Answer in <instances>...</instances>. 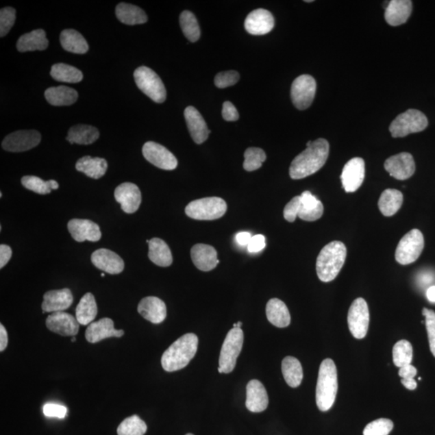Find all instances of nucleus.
Returning a JSON list of instances; mask_svg holds the SVG:
<instances>
[{
  "instance_id": "nucleus-1",
  "label": "nucleus",
  "mask_w": 435,
  "mask_h": 435,
  "mask_svg": "<svg viewBox=\"0 0 435 435\" xmlns=\"http://www.w3.org/2000/svg\"><path fill=\"white\" fill-rule=\"evenodd\" d=\"M330 146L328 141L319 138L294 159L290 168L292 179L299 180L312 175L327 162Z\"/></svg>"
},
{
  "instance_id": "nucleus-2",
  "label": "nucleus",
  "mask_w": 435,
  "mask_h": 435,
  "mask_svg": "<svg viewBox=\"0 0 435 435\" xmlns=\"http://www.w3.org/2000/svg\"><path fill=\"white\" fill-rule=\"evenodd\" d=\"M199 338L193 333L182 336L164 352L162 365L166 372L181 370L189 364L198 351Z\"/></svg>"
},
{
  "instance_id": "nucleus-3",
  "label": "nucleus",
  "mask_w": 435,
  "mask_h": 435,
  "mask_svg": "<svg viewBox=\"0 0 435 435\" xmlns=\"http://www.w3.org/2000/svg\"><path fill=\"white\" fill-rule=\"evenodd\" d=\"M347 258V248L340 241H332L320 251L316 262V271L320 281L335 280L341 271Z\"/></svg>"
},
{
  "instance_id": "nucleus-4",
  "label": "nucleus",
  "mask_w": 435,
  "mask_h": 435,
  "mask_svg": "<svg viewBox=\"0 0 435 435\" xmlns=\"http://www.w3.org/2000/svg\"><path fill=\"white\" fill-rule=\"evenodd\" d=\"M338 392V374L335 363L332 359L322 362L319 367L316 403L323 412L328 411L336 401Z\"/></svg>"
},
{
  "instance_id": "nucleus-5",
  "label": "nucleus",
  "mask_w": 435,
  "mask_h": 435,
  "mask_svg": "<svg viewBox=\"0 0 435 435\" xmlns=\"http://www.w3.org/2000/svg\"><path fill=\"white\" fill-rule=\"evenodd\" d=\"M244 345V332L241 328L233 327L224 340L219 359V373H231L234 370L238 356Z\"/></svg>"
},
{
  "instance_id": "nucleus-6",
  "label": "nucleus",
  "mask_w": 435,
  "mask_h": 435,
  "mask_svg": "<svg viewBox=\"0 0 435 435\" xmlns=\"http://www.w3.org/2000/svg\"><path fill=\"white\" fill-rule=\"evenodd\" d=\"M227 209L225 201L218 197H212L191 201L186 208V214L197 221H214L223 217Z\"/></svg>"
},
{
  "instance_id": "nucleus-7",
  "label": "nucleus",
  "mask_w": 435,
  "mask_h": 435,
  "mask_svg": "<svg viewBox=\"0 0 435 435\" xmlns=\"http://www.w3.org/2000/svg\"><path fill=\"white\" fill-rule=\"evenodd\" d=\"M428 126L427 116L419 110L410 109L401 113L391 123L389 131L395 138L423 132Z\"/></svg>"
},
{
  "instance_id": "nucleus-8",
  "label": "nucleus",
  "mask_w": 435,
  "mask_h": 435,
  "mask_svg": "<svg viewBox=\"0 0 435 435\" xmlns=\"http://www.w3.org/2000/svg\"><path fill=\"white\" fill-rule=\"evenodd\" d=\"M134 79L138 88L154 102L164 103L166 99V87L161 77L150 68L141 66L134 72Z\"/></svg>"
},
{
  "instance_id": "nucleus-9",
  "label": "nucleus",
  "mask_w": 435,
  "mask_h": 435,
  "mask_svg": "<svg viewBox=\"0 0 435 435\" xmlns=\"http://www.w3.org/2000/svg\"><path fill=\"white\" fill-rule=\"evenodd\" d=\"M424 246L423 233L419 229H413L403 236L398 244L395 253L396 260L402 265L415 262L422 254Z\"/></svg>"
},
{
  "instance_id": "nucleus-10",
  "label": "nucleus",
  "mask_w": 435,
  "mask_h": 435,
  "mask_svg": "<svg viewBox=\"0 0 435 435\" xmlns=\"http://www.w3.org/2000/svg\"><path fill=\"white\" fill-rule=\"evenodd\" d=\"M369 319L367 302L362 297L352 302L347 315L348 327L351 335L358 340L364 338L368 333Z\"/></svg>"
},
{
  "instance_id": "nucleus-11",
  "label": "nucleus",
  "mask_w": 435,
  "mask_h": 435,
  "mask_svg": "<svg viewBox=\"0 0 435 435\" xmlns=\"http://www.w3.org/2000/svg\"><path fill=\"white\" fill-rule=\"evenodd\" d=\"M316 82L312 76L297 77L291 86L293 103L299 110H306L312 104L316 93Z\"/></svg>"
},
{
  "instance_id": "nucleus-12",
  "label": "nucleus",
  "mask_w": 435,
  "mask_h": 435,
  "mask_svg": "<svg viewBox=\"0 0 435 435\" xmlns=\"http://www.w3.org/2000/svg\"><path fill=\"white\" fill-rule=\"evenodd\" d=\"M41 136L38 131L22 130L12 132L5 137L2 143L4 150L12 153H21L36 147Z\"/></svg>"
},
{
  "instance_id": "nucleus-13",
  "label": "nucleus",
  "mask_w": 435,
  "mask_h": 435,
  "mask_svg": "<svg viewBox=\"0 0 435 435\" xmlns=\"http://www.w3.org/2000/svg\"><path fill=\"white\" fill-rule=\"evenodd\" d=\"M142 152L149 162L164 171H173L177 166L175 156L166 147L156 142L149 141L145 143Z\"/></svg>"
},
{
  "instance_id": "nucleus-14",
  "label": "nucleus",
  "mask_w": 435,
  "mask_h": 435,
  "mask_svg": "<svg viewBox=\"0 0 435 435\" xmlns=\"http://www.w3.org/2000/svg\"><path fill=\"white\" fill-rule=\"evenodd\" d=\"M365 177V163L363 159L355 158L350 160L341 174L343 189L347 193H353L363 184Z\"/></svg>"
},
{
  "instance_id": "nucleus-15",
  "label": "nucleus",
  "mask_w": 435,
  "mask_h": 435,
  "mask_svg": "<svg viewBox=\"0 0 435 435\" xmlns=\"http://www.w3.org/2000/svg\"><path fill=\"white\" fill-rule=\"evenodd\" d=\"M384 169L390 176L397 180H406L414 175L415 162L409 153H401L393 156L384 162Z\"/></svg>"
},
{
  "instance_id": "nucleus-16",
  "label": "nucleus",
  "mask_w": 435,
  "mask_h": 435,
  "mask_svg": "<svg viewBox=\"0 0 435 435\" xmlns=\"http://www.w3.org/2000/svg\"><path fill=\"white\" fill-rule=\"evenodd\" d=\"M68 231L75 241L97 242L102 237L98 224L89 219H74L67 224Z\"/></svg>"
},
{
  "instance_id": "nucleus-17",
  "label": "nucleus",
  "mask_w": 435,
  "mask_h": 435,
  "mask_svg": "<svg viewBox=\"0 0 435 435\" xmlns=\"http://www.w3.org/2000/svg\"><path fill=\"white\" fill-rule=\"evenodd\" d=\"M47 327L49 331L62 336L74 337L79 331V323L77 319L64 311L49 315Z\"/></svg>"
},
{
  "instance_id": "nucleus-18",
  "label": "nucleus",
  "mask_w": 435,
  "mask_h": 435,
  "mask_svg": "<svg viewBox=\"0 0 435 435\" xmlns=\"http://www.w3.org/2000/svg\"><path fill=\"white\" fill-rule=\"evenodd\" d=\"M114 199L121 204L123 212L127 214L135 213L141 203L140 190L134 183H123L114 190Z\"/></svg>"
},
{
  "instance_id": "nucleus-19",
  "label": "nucleus",
  "mask_w": 435,
  "mask_h": 435,
  "mask_svg": "<svg viewBox=\"0 0 435 435\" xmlns=\"http://www.w3.org/2000/svg\"><path fill=\"white\" fill-rule=\"evenodd\" d=\"M275 25L272 13L263 8L256 9L247 16L245 27L247 32L251 35H265L273 29Z\"/></svg>"
},
{
  "instance_id": "nucleus-20",
  "label": "nucleus",
  "mask_w": 435,
  "mask_h": 435,
  "mask_svg": "<svg viewBox=\"0 0 435 435\" xmlns=\"http://www.w3.org/2000/svg\"><path fill=\"white\" fill-rule=\"evenodd\" d=\"M91 261L96 268L112 275L121 273L125 269V262L121 256L106 249L94 251Z\"/></svg>"
},
{
  "instance_id": "nucleus-21",
  "label": "nucleus",
  "mask_w": 435,
  "mask_h": 435,
  "mask_svg": "<svg viewBox=\"0 0 435 435\" xmlns=\"http://www.w3.org/2000/svg\"><path fill=\"white\" fill-rule=\"evenodd\" d=\"M184 116L192 139L196 144L204 143L208 140L210 131L198 110L192 106L187 107L184 112Z\"/></svg>"
},
{
  "instance_id": "nucleus-22",
  "label": "nucleus",
  "mask_w": 435,
  "mask_h": 435,
  "mask_svg": "<svg viewBox=\"0 0 435 435\" xmlns=\"http://www.w3.org/2000/svg\"><path fill=\"white\" fill-rule=\"evenodd\" d=\"M247 409L253 413H260L267 409L269 396L263 384L258 380H251L247 384Z\"/></svg>"
},
{
  "instance_id": "nucleus-23",
  "label": "nucleus",
  "mask_w": 435,
  "mask_h": 435,
  "mask_svg": "<svg viewBox=\"0 0 435 435\" xmlns=\"http://www.w3.org/2000/svg\"><path fill=\"white\" fill-rule=\"evenodd\" d=\"M123 335H125V332L123 330L118 331V330L114 329L113 320L108 318L91 323L86 331V340L91 343H99L107 338H120Z\"/></svg>"
},
{
  "instance_id": "nucleus-24",
  "label": "nucleus",
  "mask_w": 435,
  "mask_h": 435,
  "mask_svg": "<svg viewBox=\"0 0 435 435\" xmlns=\"http://www.w3.org/2000/svg\"><path fill=\"white\" fill-rule=\"evenodd\" d=\"M42 302L43 313L61 312L71 308L74 301L72 292L69 288L50 290L45 293Z\"/></svg>"
},
{
  "instance_id": "nucleus-25",
  "label": "nucleus",
  "mask_w": 435,
  "mask_h": 435,
  "mask_svg": "<svg viewBox=\"0 0 435 435\" xmlns=\"http://www.w3.org/2000/svg\"><path fill=\"white\" fill-rule=\"evenodd\" d=\"M137 310L142 317L154 324L162 323L166 319V306L157 297H145L140 301Z\"/></svg>"
},
{
  "instance_id": "nucleus-26",
  "label": "nucleus",
  "mask_w": 435,
  "mask_h": 435,
  "mask_svg": "<svg viewBox=\"0 0 435 435\" xmlns=\"http://www.w3.org/2000/svg\"><path fill=\"white\" fill-rule=\"evenodd\" d=\"M191 259L201 271L208 272L213 270L219 263L217 251L212 246L198 244L190 251Z\"/></svg>"
},
{
  "instance_id": "nucleus-27",
  "label": "nucleus",
  "mask_w": 435,
  "mask_h": 435,
  "mask_svg": "<svg viewBox=\"0 0 435 435\" xmlns=\"http://www.w3.org/2000/svg\"><path fill=\"white\" fill-rule=\"evenodd\" d=\"M410 0H393L389 2L384 12V18L388 25L398 26L408 21L412 12Z\"/></svg>"
},
{
  "instance_id": "nucleus-28",
  "label": "nucleus",
  "mask_w": 435,
  "mask_h": 435,
  "mask_svg": "<svg viewBox=\"0 0 435 435\" xmlns=\"http://www.w3.org/2000/svg\"><path fill=\"white\" fill-rule=\"evenodd\" d=\"M300 197L301 208L299 217L302 221L313 222L323 216L324 208L321 201L316 198L310 191L303 192Z\"/></svg>"
},
{
  "instance_id": "nucleus-29",
  "label": "nucleus",
  "mask_w": 435,
  "mask_h": 435,
  "mask_svg": "<svg viewBox=\"0 0 435 435\" xmlns=\"http://www.w3.org/2000/svg\"><path fill=\"white\" fill-rule=\"evenodd\" d=\"M266 316L270 323L279 328H285L290 324V311L280 299H273L268 301Z\"/></svg>"
},
{
  "instance_id": "nucleus-30",
  "label": "nucleus",
  "mask_w": 435,
  "mask_h": 435,
  "mask_svg": "<svg viewBox=\"0 0 435 435\" xmlns=\"http://www.w3.org/2000/svg\"><path fill=\"white\" fill-rule=\"evenodd\" d=\"M49 47L47 34L43 29H38L31 33L22 35L17 41L16 47L20 52L36 51L45 50Z\"/></svg>"
},
{
  "instance_id": "nucleus-31",
  "label": "nucleus",
  "mask_w": 435,
  "mask_h": 435,
  "mask_svg": "<svg viewBox=\"0 0 435 435\" xmlns=\"http://www.w3.org/2000/svg\"><path fill=\"white\" fill-rule=\"evenodd\" d=\"M45 96L49 103L56 107L70 106L79 97L75 90L65 86L50 87L45 91Z\"/></svg>"
},
{
  "instance_id": "nucleus-32",
  "label": "nucleus",
  "mask_w": 435,
  "mask_h": 435,
  "mask_svg": "<svg viewBox=\"0 0 435 435\" xmlns=\"http://www.w3.org/2000/svg\"><path fill=\"white\" fill-rule=\"evenodd\" d=\"M149 258L160 267H169L173 263L171 249L166 242L159 238H153L149 243Z\"/></svg>"
},
{
  "instance_id": "nucleus-33",
  "label": "nucleus",
  "mask_w": 435,
  "mask_h": 435,
  "mask_svg": "<svg viewBox=\"0 0 435 435\" xmlns=\"http://www.w3.org/2000/svg\"><path fill=\"white\" fill-rule=\"evenodd\" d=\"M106 160L99 158H91L90 156L82 158L76 163L77 171L84 173L93 179H99L108 171Z\"/></svg>"
},
{
  "instance_id": "nucleus-34",
  "label": "nucleus",
  "mask_w": 435,
  "mask_h": 435,
  "mask_svg": "<svg viewBox=\"0 0 435 435\" xmlns=\"http://www.w3.org/2000/svg\"><path fill=\"white\" fill-rule=\"evenodd\" d=\"M116 14L118 20L127 25H142L148 21L147 15L141 8L129 3L119 4Z\"/></svg>"
},
{
  "instance_id": "nucleus-35",
  "label": "nucleus",
  "mask_w": 435,
  "mask_h": 435,
  "mask_svg": "<svg viewBox=\"0 0 435 435\" xmlns=\"http://www.w3.org/2000/svg\"><path fill=\"white\" fill-rule=\"evenodd\" d=\"M62 47L68 52L84 54L88 52L89 45L79 32L75 29H66L62 32L60 36Z\"/></svg>"
},
{
  "instance_id": "nucleus-36",
  "label": "nucleus",
  "mask_w": 435,
  "mask_h": 435,
  "mask_svg": "<svg viewBox=\"0 0 435 435\" xmlns=\"http://www.w3.org/2000/svg\"><path fill=\"white\" fill-rule=\"evenodd\" d=\"M99 137L97 128L85 125L72 127L68 132L66 140L71 144L88 145L93 144Z\"/></svg>"
},
{
  "instance_id": "nucleus-37",
  "label": "nucleus",
  "mask_w": 435,
  "mask_h": 435,
  "mask_svg": "<svg viewBox=\"0 0 435 435\" xmlns=\"http://www.w3.org/2000/svg\"><path fill=\"white\" fill-rule=\"evenodd\" d=\"M98 314L97 303L95 297L90 293H87L82 297L79 305L76 308V319L77 322L84 326L90 325L94 321Z\"/></svg>"
},
{
  "instance_id": "nucleus-38",
  "label": "nucleus",
  "mask_w": 435,
  "mask_h": 435,
  "mask_svg": "<svg viewBox=\"0 0 435 435\" xmlns=\"http://www.w3.org/2000/svg\"><path fill=\"white\" fill-rule=\"evenodd\" d=\"M282 370L284 378L291 388H297L303 379L300 361L293 356H287L282 360Z\"/></svg>"
},
{
  "instance_id": "nucleus-39",
  "label": "nucleus",
  "mask_w": 435,
  "mask_h": 435,
  "mask_svg": "<svg viewBox=\"0 0 435 435\" xmlns=\"http://www.w3.org/2000/svg\"><path fill=\"white\" fill-rule=\"evenodd\" d=\"M403 195L401 191L388 189L383 191L378 201V207L384 216H393L401 208Z\"/></svg>"
},
{
  "instance_id": "nucleus-40",
  "label": "nucleus",
  "mask_w": 435,
  "mask_h": 435,
  "mask_svg": "<svg viewBox=\"0 0 435 435\" xmlns=\"http://www.w3.org/2000/svg\"><path fill=\"white\" fill-rule=\"evenodd\" d=\"M50 75L53 79L68 84H77L84 79V75L79 70L64 63L55 64L51 68Z\"/></svg>"
},
{
  "instance_id": "nucleus-41",
  "label": "nucleus",
  "mask_w": 435,
  "mask_h": 435,
  "mask_svg": "<svg viewBox=\"0 0 435 435\" xmlns=\"http://www.w3.org/2000/svg\"><path fill=\"white\" fill-rule=\"evenodd\" d=\"M21 183L26 189L39 195L50 194L52 190H58L59 188L57 181L49 180L45 182L41 178L36 176L23 177Z\"/></svg>"
},
{
  "instance_id": "nucleus-42",
  "label": "nucleus",
  "mask_w": 435,
  "mask_h": 435,
  "mask_svg": "<svg viewBox=\"0 0 435 435\" xmlns=\"http://www.w3.org/2000/svg\"><path fill=\"white\" fill-rule=\"evenodd\" d=\"M393 359L396 367L402 368L411 364L413 360V347L409 341H398L393 349Z\"/></svg>"
},
{
  "instance_id": "nucleus-43",
  "label": "nucleus",
  "mask_w": 435,
  "mask_h": 435,
  "mask_svg": "<svg viewBox=\"0 0 435 435\" xmlns=\"http://www.w3.org/2000/svg\"><path fill=\"white\" fill-rule=\"evenodd\" d=\"M180 25L183 34L191 42H196L200 38L201 32L199 23L191 12H182L180 16Z\"/></svg>"
},
{
  "instance_id": "nucleus-44",
  "label": "nucleus",
  "mask_w": 435,
  "mask_h": 435,
  "mask_svg": "<svg viewBox=\"0 0 435 435\" xmlns=\"http://www.w3.org/2000/svg\"><path fill=\"white\" fill-rule=\"evenodd\" d=\"M146 432L147 425L137 415L123 420L117 429L118 435H145Z\"/></svg>"
},
{
  "instance_id": "nucleus-45",
  "label": "nucleus",
  "mask_w": 435,
  "mask_h": 435,
  "mask_svg": "<svg viewBox=\"0 0 435 435\" xmlns=\"http://www.w3.org/2000/svg\"><path fill=\"white\" fill-rule=\"evenodd\" d=\"M245 171L251 172L262 166L263 162L266 160V154L261 149L249 148L245 151Z\"/></svg>"
},
{
  "instance_id": "nucleus-46",
  "label": "nucleus",
  "mask_w": 435,
  "mask_h": 435,
  "mask_svg": "<svg viewBox=\"0 0 435 435\" xmlns=\"http://www.w3.org/2000/svg\"><path fill=\"white\" fill-rule=\"evenodd\" d=\"M393 429V423L388 419H379L370 423L364 430V435H388Z\"/></svg>"
},
{
  "instance_id": "nucleus-47",
  "label": "nucleus",
  "mask_w": 435,
  "mask_h": 435,
  "mask_svg": "<svg viewBox=\"0 0 435 435\" xmlns=\"http://www.w3.org/2000/svg\"><path fill=\"white\" fill-rule=\"evenodd\" d=\"M16 21L15 9L8 7L2 9L0 12V36L3 38L9 32Z\"/></svg>"
},
{
  "instance_id": "nucleus-48",
  "label": "nucleus",
  "mask_w": 435,
  "mask_h": 435,
  "mask_svg": "<svg viewBox=\"0 0 435 435\" xmlns=\"http://www.w3.org/2000/svg\"><path fill=\"white\" fill-rule=\"evenodd\" d=\"M423 314L425 319V324L427 327L430 351L435 357V312L434 310L424 308Z\"/></svg>"
},
{
  "instance_id": "nucleus-49",
  "label": "nucleus",
  "mask_w": 435,
  "mask_h": 435,
  "mask_svg": "<svg viewBox=\"0 0 435 435\" xmlns=\"http://www.w3.org/2000/svg\"><path fill=\"white\" fill-rule=\"evenodd\" d=\"M240 80L239 73L235 71H229L219 73L214 77V84L218 88L223 89L234 86Z\"/></svg>"
},
{
  "instance_id": "nucleus-50",
  "label": "nucleus",
  "mask_w": 435,
  "mask_h": 435,
  "mask_svg": "<svg viewBox=\"0 0 435 435\" xmlns=\"http://www.w3.org/2000/svg\"><path fill=\"white\" fill-rule=\"evenodd\" d=\"M301 208V197L296 196L293 198L290 203H288L284 209V217L288 222H295Z\"/></svg>"
},
{
  "instance_id": "nucleus-51",
  "label": "nucleus",
  "mask_w": 435,
  "mask_h": 435,
  "mask_svg": "<svg viewBox=\"0 0 435 435\" xmlns=\"http://www.w3.org/2000/svg\"><path fill=\"white\" fill-rule=\"evenodd\" d=\"M43 413L49 418H58L62 419L67 414V408L66 406L53 404V403H48L43 407Z\"/></svg>"
},
{
  "instance_id": "nucleus-52",
  "label": "nucleus",
  "mask_w": 435,
  "mask_h": 435,
  "mask_svg": "<svg viewBox=\"0 0 435 435\" xmlns=\"http://www.w3.org/2000/svg\"><path fill=\"white\" fill-rule=\"evenodd\" d=\"M222 114L226 121H236L239 120V113L237 109L231 102L226 101L223 105Z\"/></svg>"
},
{
  "instance_id": "nucleus-53",
  "label": "nucleus",
  "mask_w": 435,
  "mask_h": 435,
  "mask_svg": "<svg viewBox=\"0 0 435 435\" xmlns=\"http://www.w3.org/2000/svg\"><path fill=\"white\" fill-rule=\"evenodd\" d=\"M266 246L265 244V237L263 235H256L251 237L248 245V250L251 253H258L263 250Z\"/></svg>"
},
{
  "instance_id": "nucleus-54",
  "label": "nucleus",
  "mask_w": 435,
  "mask_h": 435,
  "mask_svg": "<svg viewBox=\"0 0 435 435\" xmlns=\"http://www.w3.org/2000/svg\"><path fill=\"white\" fill-rule=\"evenodd\" d=\"M12 255V249L6 245H0V269H3L10 260Z\"/></svg>"
},
{
  "instance_id": "nucleus-55",
  "label": "nucleus",
  "mask_w": 435,
  "mask_h": 435,
  "mask_svg": "<svg viewBox=\"0 0 435 435\" xmlns=\"http://www.w3.org/2000/svg\"><path fill=\"white\" fill-rule=\"evenodd\" d=\"M418 373V371H417L414 366L412 364H408L404 366L399 369V372H398V375L402 379H414L415 375Z\"/></svg>"
},
{
  "instance_id": "nucleus-56",
  "label": "nucleus",
  "mask_w": 435,
  "mask_h": 435,
  "mask_svg": "<svg viewBox=\"0 0 435 435\" xmlns=\"http://www.w3.org/2000/svg\"><path fill=\"white\" fill-rule=\"evenodd\" d=\"M251 237L253 236H251L250 232H242L238 233L236 236V239L238 244H239L240 245H249Z\"/></svg>"
},
{
  "instance_id": "nucleus-57",
  "label": "nucleus",
  "mask_w": 435,
  "mask_h": 435,
  "mask_svg": "<svg viewBox=\"0 0 435 435\" xmlns=\"http://www.w3.org/2000/svg\"><path fill=\"white\" fill-rule=\"evenodd\" d=\"M8 343V332L3 324L0 325V351L6 349Z\"/></svg>"
},
{
  "instance_id": "nucleus-58",
  "label": "nucleus",
  "mask_w": 435,
  "mask_h": 435,
  "mask_svg": "<svg viewBox=\"0 0 435 435\" xmlns=\"http://www.w3.org/2000/svg\"><path fill=\"white\" fill-rule=\"evenodd\" d=\"M401 384L407 389H410V390H414L417 386H418V384H417L414 378V379H402Z\"/></svg>"
},
{
  "instance_id": "nucleus-59",
  "label": "nucleus",
  "mask_w": 435,
  "mask_h": 435,
  "mask_svg": "<svg viewBox=\"0 0 435 435\" xmlns=\"http://www.w3.org/2000/svg\"><path fill=\"white\" fill-rule=\"evenodd\" d=\"M427 297L430 302H435V286H432L428 288Z\"/></svg>"
},
{
  "instance_id": "nucleus-60",
  "label": "nucleus",
  "mask_w": 435,
  "mask_h": 435,
  "mask_svg": "<svg viewBox=\"0 0 435 435\" xmlns=\"http://www.w3.org/2000/svg\"><path fill=\"white\" fill-rule=\"evenodd\" d=\"M242 322H238L236 323L233 324V327L234 328H241Z\"/></svg>"
},
{
  "instance_id": "nucleus-61",
  "label": "nucleus",
  "mask_w": 435,
  "mask_h": 435,
  "mask_svg": "<svg viewBox=\"0 0 435 435\" xmlns=\"http://www.w3.org/2000/svg\"><path fill=\"white\" fill-rule=\"evenodd\" d=\"M71 341H72L73 343L75 342V341H76V338H75V336H74V337H73V338H72Z\"/></svg>"
},
{
  "instance_id": "nucleus-62",
  "label": "nucleus",
  "mask_w": 435,
  "mask_h": 435,
  "mask_svg": "<svg viewBox=\"0 0 435 435\" xmlns=\"http://www.w3.org/2000/svg\"><path fill=\"white\" fill-rule=\"evenodd\" d=\"M305 2H306V3H311V2H313V1H312V0H306V1H305Z\"/></svg>"
},
{
  "instance_id": "nucleus-63",
  "label": "nucleus",
  "mask_w": 435,
  "mask_h": 435,
  "mask_svg": "<svg viewBox=\"0 0 435 435\" xmlns=\"http://www.w3.org/2000/svg\"><path fill=\"white\" fill-rule=\"evenodd\" d=\"M101 277H105V274L104 273L101 274Z\"/></svg>"
},
{
  "instance_id": "nucleus-64",
  "label": "nucleus",
  "mask_w": 435,
  "mask_h": 435,
  "mask_svg": "<svg viewBox=\"0 0 435 435\" xmlns=\"http://www.w3.org/2000/svg\"><path fill=\"white\" fill-rule=\"evenodd\" d=\"M186 435H194V434H190V433H189V434H186Z\"/></svg>"
}]
</instances>
